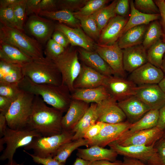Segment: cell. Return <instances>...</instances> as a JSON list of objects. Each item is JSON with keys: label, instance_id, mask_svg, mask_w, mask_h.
Here are the masks:
<instances>
[{"label": "cell", "instance_id": "6da1fadb", "mask_svg": "<svg viewBox=\"0 0 165 165\" xmlns=\"http://www.w3.org/2000/svg\"><path fill=\"white\" fill-rule=\"evenodd\" d=\"M63 113L48 107L42 98L35 95L32 112L28 126L43 137L61 134Z\"/></svg>", "mask_w": 165, "mask_h": 165}, {"label": "cell", "instance_id": "7a4b0ae2", "mask_svg": "<svg viewBox=\"0 0 165 165\" xmlns=\"http://www.w3.org/2000/svg\"><path fill=\"white\" fill-rule=\"evenodd\" d=\"M18 86L22 90L39 96L46 104L63 113L67 111L72 99L69 90L62 84H37L24 76Z\"/></svg>", "mask_w": 165, "mask_h": 165}, {"label": "cell", "instance_id": "3957f363", "mask_svg": "<svg viewBox=\"0 0 165 165\" xmlns=\"http://www.w3.org/2000/svg\"><path fill=\"white\" fill-rule=\"evenodd\" d=\"M25 76L34 82L56 86L62 84L61 73L54 61L45 57L33 59L22 67Z\"/></svg>", "mask_w": 165, "mask_h": 165}, {"label": "cell", "instance_id": "277c9868", "mask_svg": "<svg viewBox=\"0 0 165 165\" xmlns=\"http://www.w3.org/2000/svg\"><path fill=\"white\" fill-rule=\"evenodd\" d=\"M40 136H42L28 126L16 129L8 127L3 136L0 138V152L3 151L0 160H8V162H12L18 148L24 147L35 138Z\"/></svg>", "mask_w": 165, "mask_h": 165}, {"label": "cell", "instance_id": "5b68a950", "mask_svg": "<svg viewBox=\"0 0 165 165\" xmlns=\"http://www.w3.org/2000/svg\"><path fill=\"white\" fill-rule=\"evenodd\" d=\"M0 42L16 47L33 59L45 58L42 46L38 41L27 36L21 30L5 26L1 23Z\"/></svg>", "mask_w": 165, "mask_h": 165}, {"label": "cell", "instance_id": "8992f818", "mask_svg": "<svg viewBox=\"0 0 165 165\" xmlns=\"http://www.w3.org/2000/svg\"><path fill=\"white\" fill-rule=\"evenodd\" d=\"M35 95L23 91L5 114L8 127L16 129L27 127L31 114Z\"/></svg>", "mask_w": 165, "mask_h": 165}, {"label": "cell", "instance_id": "52a82bcc", "mask_svg": "<svg viewBox=\"0 0 165 165\" xmlns=\"http://www.w3.org/2000/svg\"><path fill=\"white\" fill-rule=\"evenodd\" d=\"M75 133L72 131H63L61 134L48 137L35 138L24 147L25 150H32L33 154L40 157H53L58 149L63 144L73 140Z\"/></svg>", "mask_w": 165, "mask_h": 165}, {"label": "cell", "instance_id": "ba28073f", "mask_svg": "<svg viewBox=\"0 0 165 165\" xmlns=\"http://www.w3.org/2000/svg\"><path fill=\"white\" fill-rule=\"evenodd\" d=\"M53 61L61 73L62 84L67 86L72 93L74 90V82L82 67L77 50L67 48L63 54Z\"/></svg>", "mask_w": 165, "mask_h": 165}, {"label": "cell", "instance_id": "9c48e42d", "mask_svg": "<svg viewBox=\"0 0 165 165\" xmlns=\"http://www.w3.org/2000/svg\"><path fill=\"white\" fill-rule=\"evenodd\" d=\"M163 131L157 127L134 132L128 130L113 142L123 146L133 145L151 146L154 145L159 139Z\"/></svg>", "mask_w": 165, "mask_h": 165}, {"label": "cell", "instance_id": "30bf717a", "mask_svg": "<svg viewBox=\"0 0 165 165\" xmlns=\"http://www.w3.org/2000/svg\"><path fill=\"white\" fill-rule=\"evenodd\" d=\"M95 50L109 66L115 75L124 77L123 50L119 46L118 41L109 45L95 43Z\"/></svg>", "mask_w": 165, "mask_h": 165}, {"label": "cell", "instance_id": "8fae6325", "mask_svg": "<svg viewBox=\"0 0 165 165\" xmlns=\"http://www.w3.org/2000/svg\"><path fill=\"white\" fill-rule=\"evenodd\" d=\"M103 86L117 102L135 95L137 86L130 80L115 75L107 76Z\"/></svg>", "mask_w": 165, "mask_h": 165}, {"label": "cell", "instance_id": "7c38bea8", "mask_svg": "<svg viewBox=\"0 0 165 165\" xmlns=\"http://www.w3.org/2000/svg\"><path fill=\"white\" fill-rule=\"evenodd\" d=\"M55 25L50 19L33 14L29 17L25 27L40 43H45L51 38L55 30Z\"/></svg>", "mask_w": 165, "mask_h": 165}, {"label": "cell", "instance_id": "4fadbf2b", "mask_svg": "<svg viewBox=\"0 0 165 165\" xmlns=\"http://www.w3.org/2000/svg\"><path fill=\"white\" fill-rule=\"evenodd\" d=\"M132 124L127 120L116 123H106L99 134L89 141V146L97 145L104 148L129 130Z\"/></svg>", "mask_w": 165, "mask_h": 165}, {"label": "cell", "instance_id": "5bb4252c", "mask_svg": "<svg viewBox=\"0 0 165 165\" xmlns=\"http://www.w3.org/2000/svg\"><path fill=\"white\" fill-rule=\"evenodd\" d=\"M97 122L116 123L125 121L126 116L118 102L111 96L97 104Z\"/></svg>", "mask_w": 165, "mask_h": 165}, {"label": "cell", "instance_id": "9a60e30c", "mask_svg": "<svg viewBox=\"0 0 165 165\" xmlns=\"http://www.w3.org/2000/svg\"><path fill=\"white\" fill-rule=\"evenodd\" d=\"M135 96L150 110H159L165 105V94L157 84L137 86Z\"/></svg>", "mask_w": 165, "mask_h": 165}, {"label": "cell", "instance_id": "2e32d148", "mask_svg": "<svg viewBox=\"0 0 165 165\" xmlns=\"http://www.w3.org/2000/svg\"><path fill=\"white\" fill-rule=\"evenodd\" d=\"M164 76L161 68L148 62L131 73L129 80L138 86L158 84Z\"/></svg>", "mask_w": 165, "mask_h": 165}, {"label": "cell", "instance_id": "e0dca14e", "mask_svg": "<svg viewBox=\"0 0 165 165\" xmlns=\"http://www.w3.org/2000/svg\"><path fill=\"white\" fill-rule=\"evenodd\" d=\"M55 30L63 33L72 46H77L87 50L95 51L96 43L85 33L81 27L72 28L59 23L55 24Z\"/></svg>", "mask_w": 165, "mask_h": 165}, {"label": "cell", "instance_id": "ac0fdd59", "mask_svg": "<svg viewBox=\"0 0 165 165\" xmlns=\"http://www.w3.org/2000/svg\"><path fill=\"white\" fill-rule=\"evenodd\" d=\"M154 145L149 146L138 145L123 146L112 142L108 145L118 155L137 159L146 163L155 152Z\"/></svg>", "mask_w": 165, "mask_h": 165}, {"label": "cell", "instance_id": "d6986e66", "mask_svg": "<svg viewBox=\"0 0 165 165\" xmlns=\"http://www.w3.org/2000/svg\"><path fill=\"white\" fill-rule=\"evenodd\" d=\"M123 68L131 73L148 62L147 50L142 44L123 49Z\"/></svg>", "mask_w": 165, "mask_h": 165}, {"label": "cell", "instance_id": "ffe728a7", "mask_svg": "<svg viewBox=\"0 0 165 165\" xmlns=\"http://www.w3.org/2000/svg\"><path fill=\"white\" fill-rule=\"evenodd\" d=\"M128 20L118 15L112 18L101 31L97 43L109 45L118 41Z\"/></svg>", "mask_w": 165, "mask_h": 165}, {"label": "cell", "instance_id": "44dd1931", "mask_svg": "<svg viewBox=\"0 0 165 165\" xmlns=\"http://www.w3.org/2000/svg\"><path fill=\"white\" fill-rule=\"evenodd\" d=\"M90 105L82 101L72 99L66 114L62 118L63 131H72L85 114Z\"/></svg>", "mask_w": 165, "mask_h": 165}, {"label": "cell", "instance_id": "7402d4cb", "mask_svg": "<svg viewBox=\"0 0 165 165\" xmlns=\"http://www.w3.org/2000/svg\"><path fill=\"white\" fill-rule=\"evenodd\" d=\"M77 50L82 64L106 76L115 75L109 66L95 51H88L80 47Z\"/></svg>", "mask_w": 165, "mask_h": 165}, {"label": "cell", "instance_id": "603a6c76", "mask_svg": "<svg viewBox=\"0 0 165 165\" xmlns=\"http://www.w3.org/2000/svg\"><path fill=\"white\" fill-rule=\"evenodd\" d=\"M107 76L84 64L74 83V89H90L103 86Z\"/></svg>", "mask_w": 165, "mask_h": 165}, {"label": "cell", "instance_id": "cb8c5ba5", "mask_svg": "<svg viewBox=\"0 0 165 165\" xmlns=\"http://www.w3.org/2000/svg\"><path fill=\"white\" fill-rule=\"evenodd\" d=\"M125 115L127 121L131 123L137 122L150 109L135 96L118 102Z\"/></svg>", "mask_w": 165, "mask_h": 165}, {"label": "cell", "instance_id": "d4e9b609", "mask_svg": "<svg viewBox=\"0 0 165 165\" xmlns=\"http://www.w3.org/2000/svg\"><path fill=\"white\" fill-rule=\"evenodd\" d=\"M76 155L78 157L90 162L103 160L114 162L116 160L118 154L110 148L94 145L86 148H78Z\"/></svg>", "mask_w": 165, "mask_h": 165}, {"label": "cell", "instance_id": "484cf974", "mask_svg": "<svg viewBox=\"0 0 165 165\" xmlns=\"http://www.w3.org/2000/svg\"><path fill=\"white\" fill-rule=\"evenodd\" d=\"M71 94L72 99L89 104L94 103L98 104L111 96L103 86L92 88L75 89Z\"/></svg>", "mask_w": 165, "mask_h": 165}, {"label": "cell", "instance_id": "4316f807", "mask_svg": "<svg viewBox=\"0 0 165 165\" xmlns=\"http://www.w3.org/2000/svg\"><path fill=\"white\" fill-rule=\"evenodd\" d=\"M33 59L16 47L0 42V60L22 67Z\"/></svg>", "mask_w": 165, "mask_h": 165}, {"label": "cell", "instance_id": "83f0119b", "mask_svg": "<svg viewBox=\"0 0 165 165\" xmlns=\"http://www.w3.org/2000/svg\"><path fill=\"white\" fill-rule=\"evenodd\" d=\"M148 26L147 25H142L128 30L118 41L119 47L123 50L142 44Z\"/></svg>", "mask_w": 165, "mask_h": 165}, {"label": "cell", "instance_id": "f1b7e54d", "mask_svg": "<svg viewBox=\"0 0 165 165\" xmlns=\"http://www.w3.org/2000/svg\"><path fill=\"white\" fill-rule=\"evenodd\" d=\"M130 16L122 31L121 35L132 28L142 25H148L160 18V14H147L140 12L135 8L133 0H130Z\"/></svg>", "mask_w": 165, "mask_h": 165}, {"label": "cell", "instance_id": "f546056e", "mask_svg": "<svg viewBox=\"0 0 165 165\" xmlns=\"http://www.w3.org/2000/svg\"><path fill=\"white\" fill-rule=\"evenodd\" d=\"M97 105L96 103H90L85 114L72 131L75 133L73 140L83 138L86 131L97 122Z\"/></svg>", "mask_w": 165, "mask_h": 165}, {"label": "cell", "instance_id": "4dcf8cb0", "mask_svg": "<svg viewBox=\"0 0 165 165\" xmlns=\"http://www.w3.org/2000/svg\"><path fill=\"white\" fill-rule=\"evenodd\" d=\"M24 76L22 66L0 60V82L18 84Z\"/></svg>", "mask_w": 165, "mask_h": 165}, {"label": "cell", "instance_id": "1f68e13d", "mask_svg": "<svg viewBox=\"0 0 165 165\" xmlns=\"http://www.w3.org/2000/svg\"><path fill=\"white\" fill-rule=\"evenodd\" d=\"M39 15L50 20L58 21L59 23L73 28L81 27L79 20L73 13L66 10H59L52 12L41 11Z\"/></svg>", "mask_w": 165, "mask_h": 165}, {"label": "cell", "instance_id": "d6a6232c", "mask_svg": "<svg viewBox=\"0 0 165 165\" xmlns=\"http://www.w3.org/2000/svg\"><path fill=\"white\" fill-rule=\"evenodd\" d=\"M89 141L84 138L72 140L62 145L53 157L60 162L65 164L72 153L80 147L89 146Z\"/></svg>", "mask_w": 165, "mask_h": 165}, {"label": "cell", "instance_id": "836d02e7", "mask_svg": "<svg viewBox=\"0 0 165 165\" xmlns=\"http://www.w3.org/2000/svg\"><path fill=\"white\" fill-rule=\"evenodd\" d=\"M75 16L79 21L81 28L90 37L98 41L101 32L93 15L84 16L76 12L73 13Z\"/></svg>", "mask_w": 165, "mask_h": 165}, {"label": "cell", "instance_id": "e575fe53", "mask_svg": "<svg viewBox=\"0 0 165 165\" xmlns=\"http://www.w3.org/2000/svg\"><path fill=\"white\" fill-rule=\"evenodd\" d=\"M159 116V110H150L140 119L132 123L129 131L134 132L157 127Z\"/></svg>", "mask_w": 165, "mask_h": 165}, {"label": "cell", "instance_id": "d590c367", "mask_svg": "<svg viewBox=\"0 0 165 165\" xmlns=\"http://www.w3.org/2000/svg\"><path fill=\"white\" fill-rule=\"evenodd\" d=\"M163 33L160 21L156 20L151 22L146 31L142 45L147 50L162 37Z\"/></svg>", "mask_w": 165, "mask_h": 165}, {"label": "cell", "instance_id": "8d00e7d4", "mask_svg": "<svg viewBox=\"0 0 165 165\" xmlns=\"http://www.w3.org/2000/svg\"><path fill=\"white\" fill-rule=\"evenodd\" d=\"M117 1V0H114L109 5L102 8L93 14L101 31L109 21L116 16L115 7Z\"/></svg>", "mask_w": 165, "mask_h": 165}, {"label": "cell", "instance_id": "74e56055", "mask_svg": "<svg viewBox=\"0 0 165 165\" xmlns=\"http://www.w3.org/2000/svg\"><path fill=\"white\" fill-rule=\"evenodd\" d=\"M165 53V42L161 38L147 50L148 62L161 68Z\"/></svg>", "mask_w": 165, "mask_h": 165}, {"label": "cell", "instance_id": "f35d334b", "mask_svg": "<svg viewBox=\"0 0 165 165\" xmlns=\"http://www.w3.org/2000/svg\"><path fill=\"white\" fill-rule=\"evenodd\" d=\"M155 152L147 162V165H165V129L159 139L154 144Z\"/></svg>", "mask_w": 165, "mask_h": 165}, {"label": "cell", "instance_id": "ab89813d", "mask_svg": "<svg viewBox=\"0 0 165 165\" xmlns=\"http://www.w3.org/2000/svg\"><path fill=\"white\" fill-rule=\"evenodd\" d=\"M110 1L108 0H88L85 5L76 12L82 15H91L106 6V4Z\"/></svg>", "mask_w": 165, "mask_h": 165}, {"label": "cell", "instance_id": "60d3db41", "mask_svg": "<svg viewBox=\"0 0 165 165\" xmlns=\"http://www.w3.org/2000/svg\"><path fill=\"white\" fill-rule=\"evenodd\" d=\"M12 6L16 21L18 29L22 31L26 15V0H18Z\"/></svg>", "mask_w": 165, "mask_h": 165}, {"label": "cell", "instance_id": "b9f144b4", "mask_svg": "<svg viewBox=\"0 0 165 165\" xmlns=\"http://www.w3.org/2000/svg\"><path fill=\"white\" fill-rule=\"evenodd\" d=\"M22 91L18 84L0 82V96L9 98L13 101Z\"/></svg>", "mask_w": 165, "mask_h": 165}, {"label": "cell", "instance_id": "7bdbcfd3", "mask_svg": "<svg viewBox=\"0 0 165 165\" xmlns=\"http://www.w3.org/2000/svg\"><path fill=\"white\" fill-rule=\"evenodd\" d=\"M134 4L136 9L140 12L147 14H160L159 9L152 0H135Z\"/></svg>", "mask_w": 165, "mask_h": 165}, {"label": "cell", "instance_id": "ee69618b", "mask_svg": "<svg viewBox=\"0 0 165 165\" xmlns=\"http://www.w3.org/2000/svg\"><path fill=\"white\" fill-rule=\"evenodd\" d=\"M0 20L1 24L5 26L18 29L16 21L12 6L0 8Z\"/></svg>", "mask_w": 165, "mask_h": 165}, {"label": "cell", "instance_id": "f6af8a7d", "mask_svg": "<svg viewBox=\"0 0 165 165\" xmlns=\"http://www.w3.org/2000/svg\"><path fill=\"white\" fill-rule=\"evenodd\" d=\"M88 0H58V10H66L73 13L78 11L86 4Z\"/></svg>", "mask_w": 165, "mask_h": 165}, {"label": "cell", "instance_id": "bcb514c9", "mask_svg": "<svg viewBox=\"0 0 165 165\" xmlns=\"http://www.w3.org/2000/svg\"><path fill=\"white\" fill-rule=\"evenodd\" d=\"M65 49L50 38L47 42L45 50V57L53 61L63 54Z\"/></svg>", "mask_w": 165, "mask_h": 165}, {"label": "cell", "instance_id": "7dc6e473", "mask_svg": "<svg viewBox=\"0 0 165 165\" xmlns=\"http://www.w3.org/2000/svg\"><path fill=\"white\" fill-rule=\"evenodd\" d=\"M23 151L32 158L34 162L38 164L43 165H65V164L60 162L54 159L52 156L42 158L30 154L25 150H24Z\"/></svg>", "mask_w": 165, "mask_h": 165}, {"label": "cell", "instance_id": "c3c4849f", "mask_svg": "<svg viewBox=\"0 0 165 165\" xmlns=\"http://www.w3.org/2000/svg\"><path fill=\"white\" fill-rule=\"evenodd\" d=\"M106 123L97 122L86 132L83 138L90 141L97 136L105 125Z\"/></svg>", "mask_w": 165, "mask_h": 165}, {"label": "cell", "instance_id": "681fc988", "mask_svg": "<svg viewBox=\"0 0 165 165\" xmlns=\"http://www.w3.org/2000/svg\"><path fill=\"white\" fill-rule=\"evenodd\" d=\"M41 0H26V13L27 15H39L41 11Z\"/></svg>", "mask_w": 165, "mask_h": 165}, {"label": "cell", "instance_id": "f907efd6", "mask_svg": "<svg viewBox=\"0 0 165 165\" xmlns=\"http://www.w3.org/2000/svg\"><path fill=\"white\" fill-rule=\"evenodd\" d=\"M130 6V0H117L115 7L116 15L126 17L128 14Z\"/></svg>", "mask_w": 165, "mask_h": 165}, {"label": "cell", "instance_id": "816d5d0a", "mask_svg": "<svg viewBox=\"0 0 165 165\" xmlns=\"http://www.w3.org/2000/svg\"><path fill=\"white\" fill-rule=\"evenodd\" d=\"M52 38L65 49L70 44L66 36L63 33L59 31L55 30L52 35Z\"/></svg>", "mask_w": 165, "mask_h": 165}, {"label": "cell", "instance_id": "f5cc1de1", "mask_svg": "<svg viewBox=\"0 0 165 165\" xmlns=\"http://www.w3.org/2000/svg\"><path fill=\"white\" fill-rule=\"evenodd\" d=\"M154 1L159 9L160 16V22L163 34L165 35V0H155Z\"/></svg>", "mask_w": 165, "mask_h": 165}, {"label": "cell", "instance_id": "db71d44e", "mask_svg": "<svg viewBox=\"0 0 165 165\" xmlns=\"http://www.w3.org/2000/svg\"><path fill=\"white\" fill-rule=\"evenodd\" d=\"M40 6L41 11L52 12L58 10L56 0H41Z\"/></svg>", "mask_w": 165, "mask_h": 165}, {"label": "cell", "instance_id": "11a10c76", "mask_svg": "<svg viewBox=\"0 0 165 165\" xmlns=\"http://www.w3.org/2000/svg\"><path fill=\"white\" fill-rule=\"evenodd\" d=\"M13 101L9 98L0 96V113L5 115Z\"/></svg>", "mask_w": 165, "mask_h": 165}, {"label": "cell", "instance_id": "9f6ffc18", "mask_svg": "<svg viewBox=\"0 0 165 165\" xmlns=\"http://www.w3.org/2000/svg\"><path fill=\"white\" fill-rule=\"evenodd\" d=\"M157 127L162 130L165 129V105L159 110V119Z\"/></svg>", "mask_w": 165, "mask_h": 165}, {"label": "cell", "instance_id": "6f0895ef", "mask_svg": "<svg viewBox=\"0 0 165 165\" xmlns=\"http://www.w3.org/2000/svg\"><path fill=\"white\" fill-rule=\"evenodd\" d=\"M91 165H123V161L116 160L115 161L111 162L103 160L91 162Z\"/></svg>", "mask_w": 165, "mask_h": 165}, {"label": "cell", "instance_id": "680465c9", "mask_svg": "<svg viewBox=\"0 0 165 165\" xmlns=\"http://www.w3.org/2000/svg\"><path fill=\"white\" fill-rule=\"evenodd\" d=\"M8 127L7 122L5 115L0 113V138H2Z\"/></svg>", "mask_w": 165, "mask_h": 165}, {"label": "cell", "instance_id": "91938a15", "mask_svg": "<svg viewBox=\"0 0 165 165\" xmlns=\"http://www.w3.org/2000/svg\"><path fill=\"white\" fill-rule=\"evenodd\" d=\"M123 165H147L144 163L137 159L124 157Z\"/></svg>", "mask_w": 165, "mask_h": 165}, {"label": "cell", "instance_id": "94428289", "mask_svg": "<svg viewBox=\"0 0 165 165\" xmlns=\"http://www.w3.org/2000/svg\"><path fill=\"white\" fill-rule=\"evenodd\" d=\"M18 0H0V8L10 7L16 2Z\"/></svg>", "mask_w": 165, "mask_h": 165}, {"label": "cell", "instance_id": "6125c7cd", "mask_svg": "<svg viewBox=\"0 0 165 165\" xmlns=\"http://www.w3.org/2000/svg\"><path fill=\"white\" fill-rule=\"evenodd\" d=\"M91 162L78 157L74 161L73 165H91Z\"/></svg>", "mask_w": 165, "mask_h": 165}, {"label": "cell", "instance_id": "be15d7a7", "mask_svg": "<svg viewBox=\"0 0 165 165\" xmlns=\"http://www.w3.org/2000/svg\"><path fill=\"white\" fill-rule=\"evenodd\" d=\"M158 84L165 94V76Z\"/></svg>", "mask_w": 165, "mask_h": 165}, {"label": "cell", "instance_id": "e7e4bbea", "mask_svg": "<svg viewBox=\"0 0 165 165\" xmlns=\"http://www.w3.org/2000/svg\"><path fill=\"white\" fill-rule=\"evenodd\" d=\"M161 69L163 72L165 76V53L163 56Z\"/></svg>", "mask_w": 165, "mask_h": 165}, {"label": "cell", "instance_id": "03108f58", "mask_svg": "<svg viewBox=\"0 0 165 165\" xmlns=\"http://www.w3.org/2000/svg\"><path fill=\"white\" fill-rule=\"evenodd\" d=\"M4 165H24L23 163H18L14 160L12 162H8V163Z\"/></svg>", "mask_w": 165, "mask_h": 165}]
</instances>
